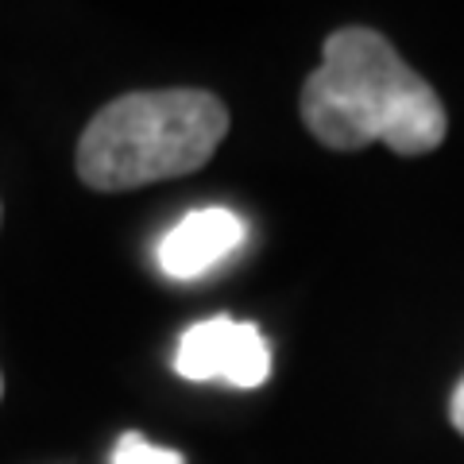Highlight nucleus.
Listing matches in <instances>:
<instances>
[{
	"label": "nucleus",
	"mask_w": 464,
	"mask_h": 464,
	"mask_svg": "<svg viewBox=\"0 0 464 464\" xmlns=\"http://www.w3.org/2000/svg\"><path fill=\"white\" fill-rule=\"evenodd\" d=\"M302 124L329 151L387 143L395 155H426L449 132L433 85L372 27H341L325 39L322 66L302 85Z\"/></svg>",
	"instance_id": "nucleus-1"
},
{
	"label": "nucleus",
	"mask_w": 464,
	"mask_h": 464,
	"mask_svg": "<svg viewBox=\"0 0 464 464\" xmlns=\"http://www.w3.org/2000/svg\"><path fill=\"white\" fill-rule=\"evenodd\" d=\"M228 132V109L206 90L116 97L78 140V179L93 190H136L201 170Z\"/></svg>",
	"instance_id": "nucleus-2"
},
{
	"label": "nucleus",
	"mask_w": 464,
	"mask_h": 464,
	"mask_svg": "<svg viewBox=\"0 0 464 464\" xmlns=\"http://www.w3.org/2000/svg\"><path fill=\"white\" fill-rule=\"evenodd\" d=\"M244 221L232 209H194L159 240V267L170 279H198L244 244Z\"/></svg>",
	"instance_id": "nucleus-3"
},
{
	"label": "nucleus",
	"mask_w": 464,
	"mask_h": 464,
	"mask_svg": "<svg viewBox=\"0 0 464 464\" xmlns=\"http://www.w3.org/2000/svg\"><path fill=\"white\" fill-rule=\"evenodd\" d=\"M232 322H237V317L217 314V317H206V322L186 329L182 341H179V353H174V372L186 375V380H194V383L221 380Z\"/></svg>",
	"instance_id": "nucleus-4"
},
{
	"label": "nucleus",
	"mask_w": 464,
	"mask_h": 464,
	"mask_svg": "<svg viewBox=\"0 0 464 464\" xmlns=\"http://www.w3.org/2000/svg\"><path fill=\"white\" fill-rule=\"evenodd\" d=\"M271 375V348L252 322H232V337H228V353H225V368L221 380L232 387L252 391Z\"/></svg>",
	"instance_id": "nucleus-5"
},
{
	"label": "nucleus",
	"mask_w": 464,
	"mask_h": 464,
	"mask_svg": "<svg viewBox=\"0 0 464 464\" xmlns=\"http://www.w3.org/2000/svg\"><path fill=\"white\" fill-rule=\"evenodd\" d=\"M112 464H186V457L174 449L151 445L143 433H124L112 449Z\"/></svg>",
	"instance_id": "nucleus-6"
},
{
	"label": "nucleus",
	"mask_w": 464,
	"mask_h": 464,
	"mask_svg": "<svg viewBox=\"0 0 464 464\" xmlns=\"http://www.w3.org/2000/svg\"><path fill=\"white\" fill-rule=\"evenodd\" d=\"M449 422H453V430L464 438V380L453 387V399H449Z\"/></svg>",
	"instance_id": "nucleus-7"
},
{
	"label": "nucleus",
	"mask_w": 464,
	"mask_h": 464,
	"mask_svg": "<svg viewBox=\"0 0 464 464\" xmlns=\"http://www.w3.org/2000/svg\"><path fill=\"white\" fill-rule=\"evenodd\" d=\"M0 395H5V380H0Z\"/></svg>",
	"instance_id": "nucleus-8"
}]
</instances>
